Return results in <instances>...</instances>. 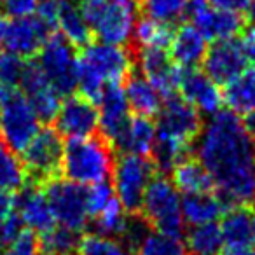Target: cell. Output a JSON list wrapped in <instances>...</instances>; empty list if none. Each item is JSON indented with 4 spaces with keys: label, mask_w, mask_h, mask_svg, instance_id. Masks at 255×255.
<instances>
[{
    "label": "cell",
    "mask_w": 255,
    "mask_h": 255,
    "mask_svg": "<svg viewBox=\"0 0 255 255\" xmlns=\"http://www.w3.org/2000/svg\"><path fill=\"white\" fill-rule=\"evenodd\" d=\"M192 152L227 205L250 203L255 192V142L245 129L241 116L220 110L208 117Z\"/></svg>",
    "instance_id": "obj_1"
},
{
    "label": "cell",
    "mask_w": 255,
    "mask_h": 255,
    "mask_svg": "<svg viewBox=\"0 0 255 255\" xmlns=\"http://www.w3.org/2000/svg\"><path fill=\"white\" fill-rule=\"evenodd\" d=\"M203 128V116L185 102L182 96L164 98L157 112L156 140L150 161L156 170L171 171L194 149V143Z\"/></svg>",
    "instance_id": "obj_2"
},
{
    "label": "cell",
    "mask_w": 255,
    "mask_h": 255,
    "mask_svg": "<svg viewBox=\"0 0 255 255\" xmlns=\"http://www.w3.org/2000/svg\"><path fill=\"white\" fill-rule=\"evenodd\" d=\"M135 68V56L126 46L89 40L77 53V91L96 102L109 86L124 84Z\"/></svg>",
    "instance_id": "obj_3"
},
{
    "label": "cell",
    "mask_w": 255,
    "mask_h": 255,
    "mask_svg": "<svg viewBox=\"0 0 255 255\" xmlns=\"http://www.w3.org/2000/svg\"><path fill=\"white\" fill-rule=\"evenodd\" d=\"M114 161V147L102 136L67 138L63 143L61 173L67 180L86 187L110 180Z\"/></svg>",
    "instance_id": "obj_4"
},
{
    "label": "cell",
    "mask_w": 255,
    "mask_h": 255,
    "mask_svg": "<svg viewBox=\"0 0 255 255\" xmlns=\"http://www.w3.org/2000/svg\"><path fill=\"white\" fill-rule=\"evenodd\" d=\"M79 4L96 40L116 46L131 42L140 12L136 0H81Z\"/></svg>",
    "instance_id": "obj_5"
},
{
    "label": "cell",
    "mask_w": 255,
    "mask_h": 255,
    "mask_svg": "<svg viewBox=\"0 0 255 255\" xmlns=\"http://www.w3.org/2000/svg\"><path fill=\"white\" fill-rule=\"evenodd\" d=\"M138 215L150 229L170 236H184L185 222L182 215V194L164 175H154L147 185Z\"/></svg>",
    "instance_id": "obj_6"
},
{
    "label": "cell",
    "mask_w": 255,
    "mask_h": 255,
    "mask_svg": "<svg viewBox=\"0 0 255 255\" xmlns=\"http://www.w3.org/2000/svg\"><path fill=\"white\" fill-rule=\"evenodd\" d=\"M40 129V119L19 86H0V138L21 152Z\"/></svg>",
    "instance_id": "obj_7"
},
{
    "label": "cell",
    "mask_w": 255,
    "mask_h": 255,
    "mask_svg": "<svg viewBox=\"0 0 255 255\" xmlns=\"http://www.w3.org/2000/svg\"><path fill=\"white\" fill-rule=\"evenodd\" d=\"M156 175V166L150 157L136 154H121L112 168V189L117 201L128 213H138L147 185Z\"/></svg>",
    "instance_id": "obj_8"
},
{
    "label": "cell",
    "mask_w": 255,
    "mask_h": 255,
    "mask_svg": "<svg viewBox=\"0 0 255 255\" xmlns=\"http://www.w3.org/2000/svg\"><path fill=\"white\" fill-rule=\"evenodd\" d=\"M63 143V136L56 131V128L40 126L33 138L19 152L26 178L35 184H46L56 178L61 173Z\"/></svg>",
    "instance_id": "obj_9"
},
{
    "label": "cell",
    "mask_w": 255,
    "mask_h": 255,
    "mask_svg": "<svg viewBox=\"0 0 255 255\" xmlns=\"http://www.w3.org/2000/svg\"><path fill=\"white\" fill-rule=\"evenodd\" d=\"M40 72L61 96L77 91V51L58 33H51L35 54Z\"/></svg>",
    "instance_id": "obj_10"
},
{
    "label": "cell",
    "mask_w": 255,
    "mask_h": 255,
    "mask_svg": "<svg viewBox=\"0 0 255 255\" xmlns=\"http://www.w3.org/2000/svg\"><path fill=\"white\" fill-rule=\"evenodd\" d=\"M46 198L58 226L81 234L88 227L89 212L86 203V187L67 178H53L46 182Z\"/></svg>",
    "instance_id": "obj_11"
},
{
    "label": "cell",
    "mask_w": 255,
    "mask_h": 255,
    "mask_svg": "<svg viewBox=\"0 0 255 255\" xmlns=\"http://www.w3.org/2000/svg\"><path fill=\"white\" fill-rule=\"evenodd\" d=\"M187 14L191 25H194L208 42L236 39L245 28L243 14L213 5L206 0H191Z\"/></svg>",
    "instance_id": "obj_12"
},
{
    "label": "cell",
    "mask_w": 255,
    "mask_h": 255,
    "mask_svg": "<svg viewBox=\"0 0 255 255\" xmlns=\"http://www.w3.org/2000/svg\"><path fill=\"white\" fill-rule=\"evenodd\" d=\"M54 128L63 138H82L98 131V110L96 103L82 95H68L54 117Z\"/></svg>",
    "instance_id": "obj_13"
},
{
    "label": "cell",
    "mask_w": 255,
    "mask_h": 255,
    "mask_svg": "<svg viewBox=\"0 0 255 255\" xmlns=\"http://www.w3.org/2000/svg\"><path fill=\"white\" fill-rule=\"evenodd\" d=\"M135 67L140 75L147 79L163 98L177 95L182 79V68L171 61L166 49H138L135 56Z\"/></svg>",
    "instance_id": "obj_14"
},
{
    "label": "cell",
    "mask_w": 255,
    "mask_h": 255,
    "mask_svg": "<svg viewBox=\"0 0 255 255\" xmlns=\"http://www.w3.org/2000/svg\"><path fill=\"white\" fill-rule=\"evenodd\" d=\"M180 96L191 103L203 117H212L224 109V93L220 84L198 68H189L182 72Z\"/></svg>",
    "instance_id": "obj_15"
},
{
    "label": "cell",
    "mask_w": 255,
    "mask_h": 255,
    "mask_svg": "<svg viewBox=\"0 0 255 255\" xmlns=\"http://www.w3.org/2000/svg\"><path fill=\"white\" fill-rule=\"evenodd\" d=\"M95 103L98 110V131L102 133V138L114 145L131 117L123 84L105 88Z\"/></svg>",
    "instance_id": "obj_16"
},
{
    "label": "cell",
    "mask_w": 255,
    "mask_h": 255,
    "mask_svg": "<svg viewBox=\"0 0 255 255\" xmlns=\"http://www.w3.org/2000/svg\"><path fill=\"white\" fill-rule=\"evenodd\" d=\"M19 88L32 103L40 121H54L63 96L51 86L35 61H28Z\"/></svg>",
    "instance_id": "obj_17"
},
{
    "label": "cell",
    "mask_w": 255,
    "mask_h": 255,
    "mask_svg": "<svg viewBox=\"0 0 255 255\" xmlns=\"http://www.w3.org/2000/svg\"><path fill=\"white\" fill-rule=\"evenodd\" d=\"M124 243L129 247L133 255H185L184 240L178 236L159 233L156 229H150L145 222L138 226L136 222L129 224Z\"/></svg>",
    "instance_id": "obj_18"
},
{
    "label": "cell",
    "mask_w": 255,
    "mask_h": 255,
    "mask_svg": "<svg viewBox=\"0 0 255 255\" xmlns=\"http://www.w3.org/2000/svg\"><path fill=\"white\" fill-rule=\"evenodd\" d=\"M51 33L53 32L35 16L11 19L7 21V30H5L4 49L26 60L39 53V49Z\"/></svg>",
    "instance_id": "obj_19"
},
{
    "label": "cell",
    "mask_w": 255,
    "mask_h": 255,
    "mask_svg": "<svg viewBox=\"0 0 255 255\" xmlns=\"http://www.w3.org/2000/svg\"><path fill=\"white\" fill-rule=\"evenodd\" d=\"M201 65L203 72L220 86H226L247 68V61L241 54L238 40L234 39L213 42Z\"/></svg>",
    "instance_id": "obj_20"
},
{
    "label": "cell",
    "mask_w": 255,
    "mask_h": 255,
    "mask_svg": "<svg viewBox=\"0 0 255 255\" xmlns=\"http://www.w3.org/2000/svg\"><path fill=\"white\" fill-rule=\"evenodd\" d=\"M14 212L21 219L23 226L32 233L42 234L56 226L46 192L37 185L19 189V194L16 196Z\"/></svg>",
    "instance_id": "obj_21"
},
{
    "label": "cell",
    "mask_w": 255,
    "mask_h": 255,
    "mask_svg": "<svg viewBox=\"0 0 255 255\" xmlns=\"http://www.w3.org/2000/svg\"><path fill=\"white\" fill-rule=\"evenodd\" d=\"M208 47L210 42L206 37L194 25L185 23L173 30V35L168 44L170 49L168 54L177 67H180L182 70H189V68H198L203 63Z\"/></svg>",
    "instance_id": "obj_22"
},
{
    "label": "cell",
    "mask_w": 255,
    "mask_h": 255,
    "mask_svg": "<svg viewBox=\"0 0 255 255\" xmlns=\"http://www.w3.org/2000/svg\"><path fill=\"white\" fill-rule=\"evenodd\" d=\"M154 140H156V123L150 117L133 114L112 147L121 154H136V156L150 157Z\"/></svg>",
    "instance_id": "obj_23"
},
{
    "label": "cell",
    "mask_w": 255,
    "mask_h": 255,
    "mask_svg": "<svg viewBox=\"0 0 255 255\" xmlns=\"http://www.w3.org/2000/svg\"><path fill=\"white\" fill-rule=\"evenodd\" d=\"M229 205L215 191L187 194L182 198V215L184 222L191 227L219 222L227 212Z\"/></svg>",
    "instance_id": "obj_24"
},
{
    "label": "cell",
    "mask_w": 255,
    "mask_h": 255,
    "mask_svg": "<svg viewBox=\"0 0 255 255\" xmlns=\"http://www.w3.org/2000/svg\"><path fill=\"white\" fill-rule=\"evenodd\" d=\"M123 88L128 100V105H129V110L135 116L150 117V119L157 116V112L163 107L164 98L143 75L131 74L124 81Z\"/></svg>",
    "instance_id": "obj_25"
},
{
    "label": "cell",
    "mask_w": 255,
    "mask_h": 255,
    "mask_svg": "<svg viewBox=\"0 0 255 255\" xmlns=\"http://www.w3.org/2000/svg\"><path fill=\"white\" fill-rule=\"evenodd\" d=\"M58 35L63 37L74 47H82L91 39V30L86 21L81 4L75 0H60L56 14Z\"/></svg>",
    "instance_id": "obj_26"
},
{
    "label": "cell",
    "mask_w": 255,
    "mask_h": 255,
    "mask_svg": "<svg viewBox=\"0 0 255 255\" xmlns=\"http://www.w3.org/2000/svg\"><path fill=\"white\" fill-rule=\"evenodd\" d=\"M254 213L245 205L229 206L220 219V233L224 247H247L254 245Z\"/></svg>",
    "instance_id": "obj_27"
},
{
    "label": "cell",
    "mask_w": 255,
    "mask_h": 255,
    "mask_svg": "<svg viewBox=\"0 0 255 255\" xmlns=\"http://www.w3.org/2000/svg\"><path fill=\"white\" fill-rule=\"evenodd\" d=\"M171 182L178 189V192L184 196L198 194V192L215 191V185L206 171V168L199 163L198 157L187 156L182 159L177 166L171 170Z\"/></svg>",
    "instance_id": "obj_28"
},
{
    "label": "cell",
    "mask_w": 255,
    "mask_h": 255,
    "mask_svg": "<svg viewBox=\"0 0 255 255\" xmlns=\"http://www.w3.org/2000/svg\"><path fill=\"white\" fill-rule=\"evenodd\" d=\"M224 105L236 116L255 110V68H245L240 75L229 81L222 89Z\"/></svg>",
    "instance_id": "obj_29"
},
{
    "label": "cell",
    "mask_w": 255,
    "mask_h": 255,
    "mask_svg": "<svg viewBox=\"0 0 255 255\" xmlns=\"http://www.w3.org/2000/svg\"><path fill=\"white\" fill-rule=\"evenodd\" d=\"M171 35H173V26L145 16L142 19L138 18L136 21L131 42H135L138 49H168Z\"/></svg>",
    "instance_id": "obj_30"
},
{
    "label": "cell",
    "mask_w": 255,
    "mask_h": 255,
    "mask_svg": "<svg viewBox=\"0 0 255 255\" xmlns=\"http://www.w3.org/2000/svg\"><path fill=\"white\" fill-rule=\"evenodd\" d=\"M185 250L192 255H219L224 248V238L217 222L191 227L185 234Z\"/></svg>",
    "instance_id": "obj_31"
},
{
    "label": "cell",
    "mask_w": 255,
    "mask_h": 255,
    "mask_svg": "<svg viewBox=\"0 0 255 255\" xmlns=\"http://www.w3.org/2000/svg\"><path fill=\"white\" fill-rule=\"evenodd\" d=\"M79 241L81 234L58 224L37 238L40 255H74L77 254Z\"/></svg>",
    "instance_id": "obj_32"
},
{
    "label": "cell",
    "mask_w": 255,
    "mask_h": 255,
    "mask_svg": "<svg viewBox=\"0 0 255 255\" xmlns=\"http://www.w3.org/2000/svg\"><path fill=\"white\" fill-rule=\"evenodd\" d=\"M26 171L21 157L0 138V191L14 192L25 187Z\"/></svg>",
    "instance_id": "obj_33"
},
{
    "label": "cell",
    "mask_w": 255,
    "mask_h": 255,
    "mask_svg": "<svg viewBox=\"0 0 255 255\" xmlns=\"http://www.w3.org/2000/svg\"><path fill=\"white\" fill-rule=\"evenodd\" d=\"M131 213H128L126 208L117 201V198H114L98 215L93 217L96 226V233L105 234V236H112V238H124L129 229V219Z\"/></svg>",
    "instance_id": "obj_34"
},
{
    "label": "cell",
    "mask_w": 255,
    "mask_h": 255,
    "mask_svg": "<svg viewBox=\"0 0 255 255\" xmlns=\"http://www.w3.org/2000/svg\"><path fill=\"white\" fill-rule=\"evenodd\" d=\"M191 0H140L138 9L143 16L166 25H177L187 16Z\"/></svg>",
    "instance_id": "obj_35"
},
{
    "label": "cell",
    "mask_w": 255,
    "mask_h": 255,
    "mask_svg": "<svg viewBox=\"0 0 255 255\" xmlns=\"http://www.w3.org/2000/svg\"><path fill=\"white\" fill-rule=\"evenodd\" d=\"M79 255H133L129 247L119 238L89 233L81 236L77 248Z\"/></svg>",
    "instance_id": "obj_36"
},
{
    "label": "cell",
    "mask_w": 255,
    "mask_h": 255,
    "mask_svg": "<svg viewBox=\"0 0 255 255\" xmlns=\"http://www.w3.org/2000/svg\"><path fill=\"white\" fill-rule=\"evenodd\" d=\"M28 61L9 51H0V86H19Z\"/></svg>",
    "instance_id": "obj_37"
},
{
    "label": "cell",
    "mask_w": 255,
    "mask_h": 255,
    "mask_svg": "<svg viewBox=\"0 0 255 255\" xmlns=\"http://www.w3.org/2000/svg\"><path fill=\"white\" fill-rule=\"evenodd\" d=\"M114 198H116V194H114L112 184L109 180L86 185V203H88L89 217L93 219L95 215H98Z\"/></svg>",
    "instance_id": "obj_38"
},
{
    "label": "cell",
    "mask_w": 255,
    "mask_h": 255,
    "mask_svg": "<svg viewBox=\"0 0 255 255\" xmlns=\"http://www.w3.org/2000/svg\"><path fill=\"white\" fill-rule=\"evenodd\" d=\"M2 255H40L39 243L32 231L23 229L4 250Z\"/></svg>",
    "instance_id": "obj_39"
},
{
    "label": "cell",
    "mask_w": 255,
    "mask_h": 255,
    "mask_svg": "<svg viewBox=\"0 0 255 255\" xmlns=\"http://www.w3.org/2000/svg\"><path fill=\"white\" fill-rule=\"evenodd\" d=\"M40 0H0V11L9 19L33 16Z\"/></svg>",
    "instance_id": "obj_40"
},
{
    "label": "cell",
    "mask_w": 255,
    "mask_h": 255,
    "mask_svg": "<svg viewBox=\"0 0 255 255\" xmlns=\"http://www.w3.org/2000/svg\"><path fill=\"white\" fill-rule=\"evenodd\" d=\"M58 5H60V0H40L39 5H37L35 14H33L40 23H44L51 32L56 30Z\"/></svg>",
    "instance_id": "obj_41"
},
{
    "label": "cell",
    "mask_w": 255,
    "mask_h": 255,
    "mask_svg": "<svg viewBox=\"0 0 255 255\" xmlns=\"http://www.w3.org/2000/svg\"><path fill=\"white\" fill-rule=\"evenodd\" d=\"M238 46H240V51L243 54L247 65L255 68V25L243 28V32L240 33Z\"/></svg>",
    "instance_id": "obj_42"
},
{
    "label": "cell",
    "mask_w": 255,
    "mask_h": 255,
    "mask_svg": "<svg viewBox=\"0 0 255 255\" xmlns=\"http://www.w3.org/2000/svg\"><path fill=\"white\" fill-rule=\"evenodd\" d=\"M206 2L219 5V7L229 9V11H236L240 14H248L252 5L255 4V0H206Z\"/></svg>",
    "instance_id": "obj_43"
},
{
    "label": "cell",
    "mask_w": 255,
    "mask_h": 255,
    "mask_svg": "<svg viewBox=\"0 0 255 255\" xmlns=\"http://www.w3.org/2000/svg\"><path fill=\"white\" fill-rule=\"evenodd\" d=\"M16 196L9 191H0V224L5 222L14 213Z\"/></svg>",
    "instance_id": "obj_44"
},
{
    "label": "cell",
    "mask_w": 255,
    "mask_h": 255,
    "mask_svg": "<svg viewBox=\"0 0 255 255\" xmlns=\"http://www.w3.org/2000/svg\"><path fill=\"white\" fill-rule=\"evenodd\" d=\"M222 255H255L254 245H247V247H224Z\"/></svg>",
    "instance_id": "obj_45"
},
{
    "label": "cell",
    "mask_w": 255,
    "mask_h": 255,
    "mask_svg": "<svg viewBox=\"0 0 255 255\" xmlns=\"http://www.w3.org/2000/svg\"><path fill=\"white\" fill-rule=\"evenodd\" d=\"M243 124H245V129H247V133L252 136V140L255 142V110L245 114V116H243Z\"/></svg>",
    "instance_id": "obj_46"
},
{
    "label": "cell",
    "mask_w": 255,
    "mask_h": 255,
    "mask_svg": "<svg viewBox=\"0 0 255 255\" xmlns=\"http://www.w3.org/2000/svg\"><path fill=\"white\" fill-rule=\"evenodd\" d=\"M5 30H7V19H4L0 16V51L4 49V42H5Z\"/></svg>",
    "instance_id": "obj_47"
},
{
    "label": "cell",
    "mask_w": 255,
    "mask_h": 255,
    "mask_svg": "<svg viewBox=\"0 0 255 255\" xmlns=\"http://www.w3.org/2000/svg\"><path fill=\"white\" fill-rule=\"evenodd\" d=\"M7 245H9V240H7V236H5L4 229H2V224H0V255L4 254V250L7 248Z\"/></svg>",
    "instance_id": "obj_48"
},
{
    "label": "cell",
    "mask_w": 255,
    "mask_h": 255,
    "mask_svg": "<svg viewBox=\"0 0 255 255\" xmlns=\"http://www.w3.org/2000/svg\"><path fill=\"white\" fill-rule=\"evenodd\" d=\"M248 16H250V19H252V25H255V4L252 5V9L248 11Z\"/></svg>",
    "instance_id": "obj_49"
},
{
    "label": "cell",
    "mask_w": 255,
    "mask_h": 255,
    "mask_svg": "<svg viewBox=\"0 0 255 255\" xmlns=\"http://www.w3.org/2000/svg\"><path fill=\"white\" fill-rule=\"evenodd\" d=\"M250 203H252V205H254V210H255V192H254V196H252Z\"/></svg>",
    "instance_id": "obj_50"
},
{
    "label": "cell",
    "mask_w": 255,
    "mask_h": 255,
    "mask_svg": "<svg viewBox=\"0 0 255 255\" xmlns=\"http://www.w3.org/2000/svg\"><path fill=\"white\" fill-rule=\"evenodd\" d=\"M254 247H255V217H254Z\"/></svg>",
    "instance_id": "obj_51"
}]
</instances>
